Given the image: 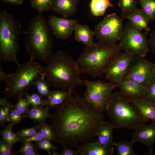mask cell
<instances>
[{"mask_svg": "<svg viewBox=\"0 0 155 155\" xmlns=\"http://www.w3.org/2000/svg\"><path fill=\"white\" fill-rule=\"evenodd\" d=\"M134 143L132 140L131 141L122 140L117 142H114L113 146L116 147L118 155H137L133 148Z\"/></svg>", "mask_w": 155, "mask_h": 155, "instance_id": "d4e9b609", "label": "cell"}, {"mask_svg": "<svg viewBox=\"0 0 155 155\" xmlns=\"http://www.w3.org/2000/svg\"><path fill=\"white\" fill-rule=\"evenodd\" d=\"M9 74L6 73L3 70L1 65L0 64V81L5 82L8 78Z\"/></svg>", "mask_w": 155, "mask_h": 155, "instance_id": "7bdbcfd3", "label": "cell"}, {"mask_svg": "<svg viewBox=\"0 0 155 155\" xmlns=\"http://www.w3.org/2000/svg\"><path fill=\"white\" fill-rule=\"evenodd\" d=\"M132 102L147 121L155 122V103L143 99Z\"/></svg>", "mask_w": 155, "mask_h": 155, "instance_id": "44dd1931", "label": "cell"}, {"mask_svg": "<svg viewBox=\"0 0 155 155\" xmlns=\"http://www.w3.org/2000/svg\"><path fill=\"white\" fill-rule=\"evenodd\" d=\"M155 67L153 63L136 56L123 80H131L144 86L155 75Z\"/></svg>", "mask_w": 155, "mask_h": 155, "instance_id": "8fae6325", "label": "cell"}, {"mask_svg": "<svg viewBox=\"0 0 155 155\" xmlns=\"http://www.w3.org/2000/svg\"><path fill=\"white\" fill-rule=\"evenodd\" d=\"M49 108L48 106L45 107H31L25 115V117H27L36 123L45 122L46 119L51 118V115L49 112Z\"/></svg>", "mask_w": 155, "mask_h": 155, "instance_id": "603a6c76", "label": "cell"}, {"mask_svg": "<svg viewBox=\"0 0 155 155\" xmlns=\"http://www.w3.org/2000/svg\"><path fill=\"white\" fill-rule=\"evenodd\" d=\"M21 30L20 23L5 9L0 11V60L13 62L18 66L17 59Z\"/></svg>", "mask_w": 155, "mask_h": 155, "instance_id": "52a82bcc", "label": "cell"}, {"mask_svg": "<svg viewBox=\"0 0 155 155\" xmlns=\"http://www.w3.org/2000/svg\"><path fill=\"white\" fill-rule=\"evenodd\" d=\"M136 56L126 51L119 52L111 61L104 73L110 83L115 84L122 80Z\"/></svg>", "mask_w": 155, "mask_h": 155, "instance_id": "7c38bea8", "label": "cell"}, {"mask_svg": "<svg viewBox=\"0 0 155 155\" xmlns=\"http://www.w3.org/2000/svg\"><path fill=\"white\" fill-rule=\"evenodd\" d=\"M143 100L155 103V75L144 86Z\"/></svg>", "mask_w": 155, "mask_h": 155, "instance_id": "4dcf8cb0", "label": "cell"}, {"mask_svg": "<svg viewBox=\"0 0 155 155\" xmlns=\"http://www.w3.org/2000/svg\"><path fill=\"white\" fill-rule=\"evenodd\" d=\"M115 84L120 91L132 101L143 99L144 86L128 80H123Z\"/></svg>", "mask_w": 155, "mask_h": 155, "instance_id": "9a60e30c", "label": "cell"}, {"mask_svg": "<svg viewBox=\"0 0 155 155\" xmlns=\"http://www.w3.org/2000/svg\"><path fill=\"white\" fill-rule=\"evenodd\" d=\"M34 85L36 88L38 92L43 97L47 96L51 91L50 89V85L46 81L42 73L35 81Z\"/></svg>", "mask_w": 155, "mask_h": 155, "instance_id": "4316f807", "label": "cell"}, {"mask_svg": "<svg viewBox=\"0 0 155 155\" xmlns=\"http://www.w3.org/2000/svg\"><path fill=\"white\" fill-rule=\"evenodd\" d=\"M52 34L57 38L65 40L69 37L78 24L75 19L50 16L48 20Z\"/></svg>", "mask_w": 155, "mask_h": 155, "instance_id": "4fadbf2b", "label": "cell"}, {"mask_svg": "<svg viewBox=\"0 0 155 155\" xmlns=\"http://www.w3.org/2000/svg\"><path fill=\"white\" fill-rule=\"evenodd\" d=\"M124 18L113 13L107 15L95 26V36L98 41L117 43L123 34Z\"/></svg>", "mask_w": 155, "mask_h": 155, "instance_id": "9c48e42d", "label": "cell"}, {"mask_svg": "<svg viewBox=\"0 0 155 155\" xmlns=\"http://www.w3.org/2000/svg\"><path fill=\"white\" fill-rule=\"evenodd\" d=\"M56 107L51 115L53 142L76 147L97 136V131L105 120L103 111L82 98L75 92Z\"/></svg>", "mask_w": 155, "mask_h": 155, "instance_id": "6da1fadb", "label": "cell"}, {"mask_svg": "<svg viewBox=\"0 0 155 155\" xmlns=\"http://www.w3.org/2000/svg\"><path fill=\"white\" fill-rule=\"evenodd\" d=\"M23 95L20 96L18 97L17 102L14 105V108L21 113L25 115L29 110L30 104L23 98Z\"/></svg>", "mask_w": 155, "mask_h": 155, "instance_id": "e575fe53", "label": "cell"}, {"mask_svg": "<svg viewBox=\"0 0 155 155\" xmlns=\"http://www.w3.org/2000/svg\"><path fill=\"white\" fill-rule=\"evenodd\" d=\"M14 108V105H4L0 108V125L3 127L5 126V123L7 121L11 109Z\"/></svg>", "mask_w": 155, "mask_h": 155, "instance_id": "d590c367", "label": "cell"}, {"mask_svg": "<svg viewBox=\"0 0 155 155\" xmlns=\"http://www.w3.org/2000/svg\"><path fill=\"white\" fill-rule=\"evenodd\" d=\"M25 95V99L31 107H42L46 105L45 100L38 92L30 94L27 92Z\"/></svg>", "mask_w": 155, "mask_h": 155, "instance_id": "f546056e", "label": "cell"}, {"mask_svg": "<svg viewBox=\"0 0 155 155\" xmlns=\"http://www.w3.org/2000/svg\"><path fill=\"white\" fill-rule=\"evenodd\" d=\"M111 121H104L100 126L97 133L98 140L103 146L110 147L113 146V129Z\"/></svg>", "mask_w": 155, "mask_h": 155, "instance_id": "ffe728a7", "label": "cell"}, {"mask_svg": "<svg viewBox=\"0 0 155 155\" xmlns=\"http://www.w3.org/2000/svg\"><path fill=\"white\" fill-rule=\"evenodd\" d=\"M44 138L41 133L38 132L35 135L26 138L21 139V142L22 141H24L28 142H32L35 141V142L40 141L44 139Z\"/></svg>", "mask_w": 155, "mask_h": 155, "instance_id": "ab89813d", "label": "cell"}, {"mask_svg": "<svg viewBox=\"0 0 155 155\" xmlns=\"http://www.w3.org/2000/svg\"><path fill=\"white\" fill-rule=\"evenodd\" d=\"M67 146H62L63 148V150L60 155H79L77 151L71 149Z\"/></svg>", "mask_w": 155, "mask_h": 155, "instance_id": "60d3db41", "label": "cell"}, {"mask_svg": "<svg viewBox=\"0 0 155 155\" xmlns=\"http://www.w3.org/2000/svg\"><path fill=\"white\" fill-rule=\"evenodd\" d=\"M44 67L34 60L20 64L13 73L9 74L4 93L7 99H15L24 95L43 73Z\"/></svg>", "mask_w": 155, "mask_h": 155, "instance_id": "8992f818", "label": "cell"}, {"mask_svg": "<svg viewBox=\"0 0 155 155\" xmlns=\"http://www.w3.org/2000/svg\"><path fill=\"white\" fill-rule=\"evenodd\" d=\"M79 0H53L51 10L53 12L68 18L76 13Z\"/></svg>", "mask_w": 155, "mask_h": 155, "instance_id": "e0dca14e", "label": "cell"}, {"mask_svg": "<svg viewBox=\"0 0 155 155\" xmlns=\"http://www.w3.org/2000/svg\"><path fill=\"white\" fill-rule=\"evenodd\" d=\"M74 31L75 38L77 42L82 43L86 46L95 44L93 39L94 32L88 26L78 24Z\"/></svg>", "mask_w": 155, "mask_h": 155, "instance_id": "d6986e66", "label": "cell"}, {"mask_svg": "<svg viewBox=\"0 0 155 155\" xmlns=\"http://www.w3.org/2000/svg\"><path fill=\"white\" fill-rule=\"evenodd\" d=\"M106 110L115 129H135L147 122L132 101L121 91L112 94Z\"/></svg>", "mask_w": 155, "mask_h": 155, "instance_id": "5b68a950", "label": "cell"}, {"mask_svg": "<svg viewBox=\"0 0 155 155\" xmlns=\"http://www.w3.org/2000/svg\"><path fill=\"white\" fill-rule=\"evenodd\" d=\"M38 131V124H36L32 127L22 129L15 134L19 138L22 139L32 136L37 133Z\"/></svg>", "mask_w": 155, "mask_h": 155, "instance_id": "d6a6232c", "label": "cell"}, {"mask_svg": "<svg viewBox=\"0 0 155 155\" xmlns=\"http://www.w3.org/2000/svg\"><path fill=\"white\" fill-rule=\"evenodd\" d=\"M21 142L22 145L20 149L18 151L15 152L16 154H22L37 149L35 145L32 143V142L22 141Z\"/></svg>", "mask_w": 155, "mask_h": 155, "instance_id": "74e56055", "label": "cell"}, {"mask_svg": "<svg viewBox=\"0 0 155 155\" xmlns=\"http://www.w3.org/2000/svg\"><path fill=\"white\" fill-rule=\"evenodd\" d=\"M154 72H155V67L154 68Z\"/></svg>", "mask_w": 155, "mask_h": 155, "instance_id": "c3c4849f", "label": "cell"}, {"mask_svg": "<svg viewBox=\"0 0 155 155\" xmlns=\"http://www.w3.org/2000/svg\"><path fill=\"white\" fill-rule=\"evenodd\" d=\"M138 0H119L118 6L121 9L120 17H125L130 14L137 7Z\"/></svg>", "mask_w": 155, "mask_h": 155, "instance_id": "484cf974", "label": "cell"}, {"mask_svg": "<svg viewBox=\"0 0 155 155\" xmlns=\"http://www.w3.org/2000/svg\"><path fill=\"white\" fill-rule=\"evenodd\" d=\"M13 147L7 142L4 140L0 141V155H15Z\"/></svg>", "mask_w": 155, "mask_h": 155, "instance_id": "8d00e7d4", "label": "cell"}, {"mask_svg": "<svg viewBox=\"0 0 155 155\" xmlns=\"http://www.w3.org/2000/svg\"><path fill=\"white\" fill-rule=\"evenodd\" d=\"M5 3L14 5H20L23 3V0H2Z\"/></svg>", "mask_w": 155, "mask_h": 155, "instance_id": "f6af8a7d", "label": "cell"}, {"mask_svg": "<svg viewBox=\"0 0 155 155\" xmlns=\"http://www.w3.org/2000/svg\"><path fill=\"white\" fill-rule=\"evenodd\" d=\"M39 153L38 152V149L28 152L23 153L22 155H38Z\"/></svg>", "mask_w": 155, "mask_h": 155, "instance_id": "bcb514c9", "label": "cell"}, {"mask_svg": "<svg viewBox=\"0 0 155 155\" xmlns=\"http://www.w3.org/2000/svg\"><path fill=\"white\" fill-rule=\"evenodd\" d=\"M38 127L39 131L44 138L53 141L54 134L51 125H49L45 122H39Z\"/></svg>", "mask_w": 155, "mask_h": 155, "instance_id": "1f68e13d", "label": "cell"}, {"mask_svg": "<svg viewBox=\"0 0 155 155\" xmlns=\"http://www.w3.org/2000/svg\"><path fill=\"white\" fill-rule=\"evenodd\" d=\"M71 92L61 89L51 91L49 95L45 99L46 105L49 108L63 104Z\"/></svg>", "mask_w": 155, "mask_h": 155, "instance_id": "7402d4cb", "label": "cell"}, {"mask_svg": "<svg viewBox=\"0 0 155 155\" xmlns=\"http://www.w3.org/2000/svg\"><path fill=\"white\" fill-rule=\"evenodd\" d=\"M138 1L150 21H154L155 19V0H138Z\"/></svg>", "mask_w": 155, "mask_h": 155, "instance_id": "83f0119b", "label": "cell"}, {"mask_svg": "<svg viewBox=\"0 0 155 155\" xmlns=\"http://www.w3.org/2000/svg\"><path fill=\"white\" fill-rule=\"evenodd\" d=\"M146 34L135 27L129 21L124 27L118 45L121 50L143 58L150 50L149 40Z\"/></svg>", "mask_w": 155, "mask_h": 155, "instance_id": "ba28073f", "label": "cell"}, {"mask_svg": "<svg viewBox=\"0 0 155 155\" xmlns=\"http://www.w3.org/2000/svg\"><path fill=\"white\" fill-rule=\"evenodd\" d=\"M90 6L92 14L97 17L103 15L107 9L113 5L110 0H91Z\"/></svg>", "mask_w": 155, "mask_h": 155, "instance_id": "cb8c5ba5", "label": "cell"}, {"mask_svg": "<svg viewBox=\"0 0 155 155\" xmlns=\"http://www.w3.org/2000/svg\"><path fill=\"white\" fill-rule=\"evenodd\" d=\"M13 104L8 99L0 97V106L4 105H12Z\"/></svg>", "mask_w": 155, "mask_h": 155, "instance_id": "ee69618b", "label": "cell"}, {"mask_svg": "<svg viewBox=\"0 0 155 155\" xmlns=\"http://www.w3.org/2000/svg\"><path fill=\"white\" fill-rule=\"evenodd\" d=\"M75 148L79 155H111L114 152L113 147H104L97 140L86 142Z\"/></svg>", "mask_w": 155, "mask_h": 155, "instance_id": "2e32d148", "label": "cell"}, {"mask_svg": "<svg viewBox=\"0 0 155 155\" xmlns=\"http://www.w3.org/2000/svg\"><path fill=\"white\" fill-rule=\"evenodd\" d=\"M132 140L146 146L149 148V154L154 155L153 146L155 142V122L148 125L144 123L135 129L132 135Z\"/></svg>", "mask_w": 155, "mask_h": 155, "instance_id": "5bb4252c", "label": "cell"}, {"mask_svg": "<svg viewBox=\"0 0 155 155\" xmlns=\"http://www.w3.org/2000/svg\"><path fill=\"white\" fill-rule=\"evenodd\" d=\"M121 50L117 43L98 41L86 46L75 61L80 74L93 78L100 76Z\"/></svg>", "mask_w": 155, "mask_h": 155, "instance_id": "277c9868", "label": "cell"}, {"mask_svg": "<svg viewBox=\"0 0 155 155\" xmlns=\"http://www.w3.org/2000/svg\"><path fill=\"white\" fill-rule=\"evenodd\" d=\"M124 18L129 20L135 27L140 30H144L147 32L150 30L149 26L150 19L142 8L137 7Z\"/></svg>", "mask_w": 155, "mask_h": 155, "instance_id": "ac0fdd59", "label": "cell"}, {"mask_svg": "<svg viewBox=\"0 0 155 155\" xmlns=\"http://www.w3.org/2000/svg\"><path fill=\"white\" fill-rule=\"evenodd\" d=\"M50 140L44 139L42 140L36 142L35 146L38 150L46 151L48 154L53 150L57 148L52 143Z\"/></svg>", "mask_w": 155, "mask_h": 155, "instance_id": "836d02e7", "label": "cell"}, {"mask_svg": "<svg viewBox=\"0 0 155 155\" xmlns=\"http://www.w3.org/2000/svg\"><path fill=\"white\" fill-rule=\"evenodd\" d=\"M83 84L86 87L84 98L103 112L106 110L113 90L116 87V84L100 80H87L83 81Z\"/></svg>", "mask_w": 155, "mask_h": 155, "instance_id": "30bf717a", "label": "cell"}, {"mask_svg": "<svg viewBox=\"0 0 155 155\" xmlns=\"http://www.w3.org/2000/svg\"><path fill=\"white\" fill-rule=\"evenodd\" d=\"M15 125L11 122L5 126L3 130L0 131V133L3 140L9 143L12 147H13L10 137V131Z\"/></svg>", "mask_w": 155, "mask_h": 155, "instance_id": "f35d334b", "label": "cell"}, {"mask_svg": "<svg viewBox=\"0 0 155 155\" xmlns=\"http://www.w3.org/2000/svg\"><path fill=\"white\" fill-rule=\"evenodd\" d=\"M42 74L50 85L71 93L78 84H83L76 61L61 51L53 54Z\"/></svg>", "mask_w": 155, "mask_h": 155, "instance_id": "7a4b0ae2", "label": "cell"}, {"mask_svg": "<svg viewBox=\"0 0 155 155\" xmlns=\"http://www.w3.org/2000/svg\"><path fill=\"white\" fill-rule=\"evenodd\" d=\"M24 33L26 36V51L30 59L48 64L54 53L53 34L48 21L42 13H38L32 18Z\"/></svg>", "mask_w": 155, "mask_h": 155, "instance_id": "3957f363", "label": "cell"}, {"mask_svg": "<svg viewBox=\"0 0 155 155\" xmlns=\"http://www.w3.org/2000/svg\"><path fill=\"white\" fill-rule=\"evenodd\" d=\"M149 42L151 51L155 55V29L151 34Z\"/></svg>", "mask_w": 155, "mask_h": 155, "instance_id": "b9f144b4", "label": "cell"}, {"mask_svg": "<svg viewBox=\"0 0 155 155\" xmlns=\"http://www.w3.org/2000/svg\"><path fill=\"white\" fill-rule=\"evenodd\" d=\"M53 0H30L31 6L38 13H42L51 10Z\"/></svg>", "mask_w": 155, "mask_h": 155, "instance_id": "f1b7e54d", "label": "cell"}, {"mask_svg": "<svg viewBox=\"0 0 155 155\" xmlns=\"http://www.w3.org/2000/svg\"><path fill=\"white\" fill-rule=\"evenodd\" d=\"M60 153L55 149L52 150L49 154V155H60Z\"/></svg>", "mask_w": 155, "mask_h": 155, "instance_id": "7dc6e473", "label": "cell"}]
</instances>
